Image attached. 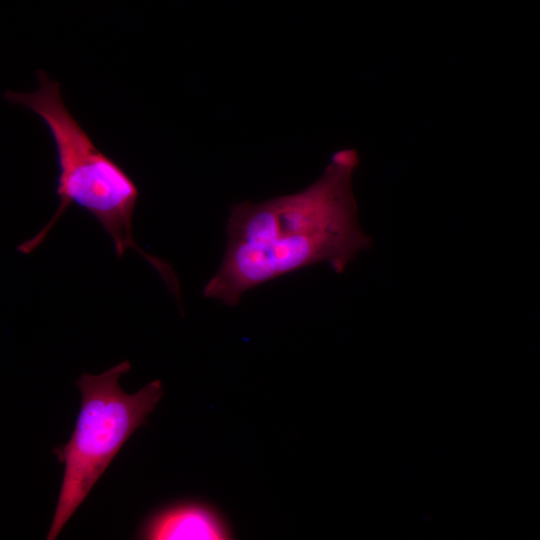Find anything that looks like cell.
Listing matches in <instances>:
<instances>
[{
	"instance_id": "obj_1",
	"label": "cell",
	"mask_w": 540,
	"mask_h": 540,
	"mask_svg": "<svg viewBox=\"0 0 540 540\" xmlns=\"http://www.w3.org/2000/svg\"><path fill=\"white\" fill-rule=\"evenodd\" d=\"M357 164L354 150L338 151L302 191L232 206L226 249L204 297L236 306L248 290L315 264L342 273L369 242L358 226L351 190Z\"/></svg>"
},
{
	"instance_id": "obj_2",
	"label": "cell",
	"mask_w": 540,
	"mask_h": 540,
	"mask_svg": "<svg viewBox=\"0 0 540 540\" xmlns=\"http://www.w3.org/2000/svg\"><path fill=\"white\" fill-rule=\"evenodd\" d=\"M39 89L32 93L7 90L5 99L23 105L45 123L54 141L58 176L59 205L49 222L17 250L29 254L39 247L50 230L73 204L98 221L110 236L114 251L121 258L133 249L159 274L178 303L180 285L173 269L162 259L143 251L132 232L134 209L139 198L133 178L115 160L99 150L65 106L60 85L44 71L37 72Z\"/></svg>"
},
{
	"instance_id": "obj_3",
	"label": "cell",
	"mask_w": 540,
	"mask_h": 540,
	"mask_svg": "<svg viewBox=\"0 0 540 540\" xmlns=\"http://www.w3.org/2000/svg\"><path fill=\"white\" fill-rule=\"evenodd\" d=\"M131 368L125 360L99 375L83 374L76 381L81 406L70 440L53 449L64 474L48 540L55 539L85 500L113 458L163 396L160 380L135 394L119 386Z\"/></svg>"
},
{
	"instance_id": "obj_4",
	"label": "cell",
	"mask_w": 540,
	"mask_h": 540,
	"mask_svg": "<svg viewBox=\"0 0 540 540\" xmlns=\"http://www.w3.org/2000/svg\"><path fill=\"white\" fill-rule=\"evenodd\" d=\"M139 538L147 540H223L231 538L227 523L212 507L181 502L151 514L142 524Z\"/></svg>"
}]
</instances>
